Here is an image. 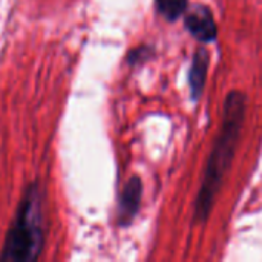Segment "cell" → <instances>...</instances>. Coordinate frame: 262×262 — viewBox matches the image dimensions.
I'll return each mask as SVG.
<instances>
[{
	"label": "cell",
	"instance_id": "5b68a950",
	"mask_svg": "<svg viewBox=\"0 0 262 262\" xmlns=\"http://www.w3.org/2000/svg\"><path fill=\"white\" fill-rule=\"evenodd\" d=\"M209 63H210V55H209L207 49L198 48L193 55L192 66L189 71V86H190V94H192L193 100H198L203 94L206 78H207Z\"/></svg>",
	"mask_w": 262,
	"mask_h": 262
},
{
	"label": "cell",
	"instance_id": "52a82bcc",
	"mask_svg": "<svg viewBox=\"0 0 262 262\" xmlns=\"http://www.w3.org/2000/svg\"><path fill=\"white\" fill-rule=\"evenodd\" d=\"M150 55H152L150 46H140L129 54L127 61H129V64H138V63H143L147 58H150Z\"/></svg>",
	"mask_w": 262,
	"mask_h": 262
},
{
	"label": "cell",
	"instance_id": "8992f818",
	"mask_svg": "<svg viewBox=\"0 0 262 262\" xmlns=\"http://www.w3.org/2000/svg\"><path fill=\"white\" fill-rule=\"evenodd\" d=\"M187 3H189V0H155L157 11L167 21L178 20L186 12Z\"/></svg>",
	"mask_w": 262,
	"mask_h": 262
},
{
	"label": "cell",
	"instance_id": "3957f363",
	"mask_svg": "<svg viewBox=\"0 0 262 262\" xmlns=\"http://www.w3.org/2000/svg\"><path fill=\"white\" fill-rule=\"evenodd\" d=\"M187 31L201 43H212L216 40L218 29L213 14L209 6L198 5L195 6L184 20Z\"/></svg>",
	"mask_w": 262,
	"mask_h": 262
},
{
	"label": "cell",
	"instance_id": "277c9868",
	"mask_svg": "<svg viewBox=\"0 0 262 262\" xmlns=\"http://www.w3.org/2000/svg\"><path fill=\"white\" fill-rule=\"evenodd\" d=\"M141 196H143V183L138 177H132L126 183L118 200L117 220L120 227H126L134 221L141 206Z\"/></svg>",
	"mask_w": 262,
	"mask_h": 262
},
{
	"label": "cell",
	"instance_id": "6da1fadb",
	"mask_svg": "<svg viewBox=\"0 0 262 262\" xmlns=\"http://www.w3.org/2000/svg\"><path fill=\"white\" fill-rule=\"evenodd\" d=\"M247 95L241 91H230L224 100V115L221 130L213 143V149L207 160L203 183L195 201L193 223L203 224L210 216L215 198L223 187L224 177L232 166V161L239 144L243 124L246 118Z\"/></svg>",
	"mask_w": 262,
	"mask_h": 262
},
{
	"label": "cell",
	"instance_id": "7a4b0ae2",
	"mask_svg": "<svg viewBox=\"0 0 262 262\" xmlns=\"http://www.w3.org/2000/svg\"><path fill=\"white\" fill-rule=\"evenodd\" d=\"M45 190L38 181L26 186L5 236L0 259L35 261L46 243Z\"/></svg>",
	"mask_w": 262,
	"mask_h": 262
}]
</instances>
